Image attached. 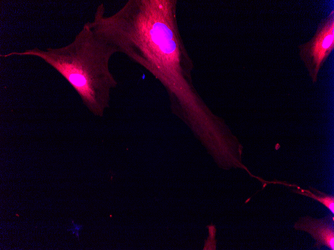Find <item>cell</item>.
<instances>
[{
  "label": "cell",
  "instance_id": "obj_5",
  "mask_svg": "<svg viewBox=\"0 0 334 250\" xmlns=\"http://www.w3.org/2000/svg\"><path fill=\"white\" fill-rule=\"evenodd\" d=\"M296 189L292 191L296 194L305 196L316 200L325 206L330 213L334 214V196L323 193L312 187H309L310 190L302 189L296 186Z\"/></svg>",
  "mask_w": 334,
  "mask_h": 250
},
{
  "label": "cell",
  "instance_id": "obj_1",
  "mask_svg": "<svg viewBox=\"0 0 334 250\" xmlns=\"http://www.w3.org/2000/svg\"><path fill=\"white\" fill-rule=\"evenodd\" d=\"M177 1L128 0L106 16L103 3L93 20L92 30L158 78L183 107L190 100L186 71L190 60L178 26Z\"/></svg>",
  "mask_w": 334,
  "mask_h": 250
},
{
  "label": "cell",
  "instance_id": "obj_4",
  "mask_svg": "<svg viewBox=\"0 0 334 250\" xmlns=\"http://www.w3.org/2000/svg\"><path fill=\"white\" fill-rule=\"evenodd\" d=\"M296 231L309 234L316 243L314 247L320 250L326 247L334 250V216L329 214L321 219H315L309 216L300 217L294 224Z\"/></svg>",
  "mask_w": 334,
  "mask_h": 250
},
{
  "label": "cell",
  "instance_id": "obj_3",
  "mask_svg": "<svg viewBox=\"0 0 334 250\" xmlns=\"http://www.w3.org/2000/svg\"><path fill=\"white\" fill-rule=\"evenodd\" d=\"M299 55L313 83L321 67L334 49V10L318 23L312 38L298 46Z\"/></svg>",
  "mask_w": 334,
  "mask_h": 250
},
{
  "label": "cell",
  "instance_id": "obj_6",
  "mask_svg": "<svg viewBox=\"0 0 334 250\" xmlns=\"http://www.w3.org/2000/svg\"><path fill=\"white\" fill-rule=\"evenodd\" d=\"M73 223V227L71 228L70 229H68V231H70L73 234H75V236L77 237L79 239V232L78 231L81 230L82 226Z\"/></svg>",
  "mask_w": 334,
  "mask_h": 250
},
{
  "label": "cell",
  "instance_id": "obj_2",
  "mask_svg": "<svg viewBox=\"0 0 334 250\" xmlns=\"http://www.w3.org/2000/svg\"><path fill=\"white\" fill-rule=\"evenodd\" d=\"M116 52V47L96 34L86 22L72 42L64 46L46 50L34 47L0 56L42 59L71 84L90 112L102 117L110 106L111 90L117 85L109 68L110 60Z\"/></svg>",
  "mask_w": 334,
  "mask_h": 250
}]
</instances>
